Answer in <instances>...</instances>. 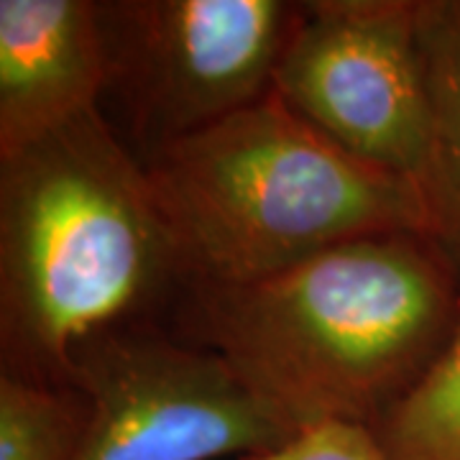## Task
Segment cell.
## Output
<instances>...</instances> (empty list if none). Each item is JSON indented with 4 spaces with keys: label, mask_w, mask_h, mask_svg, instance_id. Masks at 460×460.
Returning <instances> with one entry per match:
<instances>
[{
    "label": "cell",
    "mask_w": 460,
    "mask_h": 460,
    "mask_svg": "<svg viewBox=\"0 0 460 460\" xmlns=\"http://www.w3.org/2000/svg\"><path fill=\"white\" fill-rule=\"evenodd\" d=\"M108 83L100 3L0 0V156L98 108Z\"/></svg>",
    "instance_id": "52a82bcc"
},
{
    "label": "cell",
    "mask_w": 460,
    "mask_h": 460,
    "mask_svg": "<svg viewBox=\"0 0 460 460\" xmlns=\"http://www.w3.org/2000/svg\"><path fill=\"white\" fill-rule=\"evenodd\" d=\"M368 432L384 460H460V310L443 353Z\"/></svg>",
    "instance_id": "9c48e42d"
},
{
    "label": "cell",
    "mask_w": 460,
    "mask_h": 460,
    "mask_svg": "<svg viewBox=\"0 0 460 460\" xmlns=\"http://www.w3.org/2000/svg\"><path fill=\"white\" fill-rule=\"evenodd\" d=\"M246 460H384L368 428L325 425L302 432L279 453Z\"/></svg>",
    "instance_id": "8fae6325"
},
{
    "label": "cell",
    "mask_w": 460,
    "mask_h": 460,
    "mask_svg": "<svg viewBox=\"0 0 460 460\" xmlns=\"http://www.w3.org/2000/svg\"><path fill=\"white\" fill-rule=\"evenodd\" d=\"M181 284L172 235L136 159L98 108L0 156L5 374L66 384L77 350Z\"/></svg>",
    "instance_id": "7a4b0ae2"
},
{
    "label": "cell",
    "mask_w": 460,
    "mask_h": 460,
    "mask_svg": "<svg viewBox=\"0 0 460 460\" xmlns=\"http://www.w3.org/2000/svg\"><path fill=\"white\" fill-rule=\"evenodd\" d=\"M184 292V341L223 356L299 432L371 429L443 353L460 271L425 233H381L263 279Z\"/></svg>",
    "instance_id": "6da1fadb"
},
{
    "label": "cell",
    "mask_w": 460,
    "mask_h": 460,
    "mask_svg": "<svg viewBox=\"0 0 460 460\" xmlns=\"http://www.w3.org/2000/svg\"><path fill=\"white\" fill-rule=\"evenodd\" d=\"M274 93L348 154L422 192L429 151L417 3L317 0L281 51Z\"/></svg>",
    "instance_id": "8992f818"
},
{
    "label": "cell",
    "mask_w": 460,
    "mask_h": 460,
    "mask_svg": "<svg viewBox=\"0 0 460 460\" xmlns=\"http://www.w3.org/2000/svg\"><path fill=\"white\" fill-rule=\"evenodd\" d=\"M111 83L148 151L274 93L299 5L281 0L100 3Z\"/></svg>",
    "instance_id": "5b68a950"
},
{
    "label": "cell",
    "mask_w": 460,
    "mask_h": 460,
    "mask_svg": "<svg viewBox=\"0 0 460 460\" xmlns=\"http://www.w3.org/2000/svg\"><path fill=\"white\" fill-rule=\"evenodd\" d=\"M90 422L83 392L66 384L0 376V460H80Z\"/></svg>",
    "instance_id": "30bf717a"
},
{
    "label": "cell",
    "mask_w": 460,
    "mask_h": 460,
    "mask_svg": "<svg viewBox=\"0 0 460 460\" xmlns=\"http://www.w3.org/2000/svg\"><path fill=\"white\" fill-rule=\"evenodd\" d=\"M181 284H246L348 241L425 233L410 180L348 154L277 95L144 156Z\"/></svg>",
    "instance_id": "3957f363"
},
{
    "label": "cell",
    "mask_w": 460,
    "mask_h": 460,
    "mask_svg": "<svg viewBox=\"0 0 460 460\" xmlns=\"http://www.w3.org/2000/svg\"><path fill=\"white\" fill-rule=\"evenodd\" d=\"M417 39L429 111V238L460 271V0H420Z\"/></svg>",
    "instance_id": "ba28073f"
},
{
    "label": "cell",
    "mask_w": 460,
    "mask_h": 460,
    "mask_svg": "<svg viewBox=\"0 0 460 460\" xmlns=\"http://www.w3.org/2000/svg\"><path fill=\"white\" fill-rule=\"evenodd\" d=\"M66 386L90 404L80 460H246L302 435L223 356L138 323L80 348Z\"/></svg>",
    "instance_id": "277c9868"
}]
</instances>
